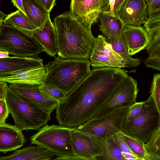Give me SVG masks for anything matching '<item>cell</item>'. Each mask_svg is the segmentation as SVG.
Instances as JSON below:
<instances>
[{
	"instance_id": "1",
	"label": "cell",
	"mask_w": 160,
	"mask_h": 160,
	"mask_svg": "<svg viewBox=\"0 0 160 160\" xmlns=\"http://www.w3.org/2000/svg\"><path fill=\"white\" fill-rule=\"evenodd\" d=\"M128 75L124 69H93L59 102L56 118L59 125L78 128L92 119L121 82Z\"/></svg>"
},
{
	"instance_id": "2",
	"label": "cell",
	"mask_w": 160,
	"mask_h": 160,
	"mask_svg": "<svg viewBox=\"0 0 160 160\" xmlns=\"http://www.w3.org/2000/svg\"><path fill=\"white\" fill-rule=\"evenodd\" d=\"M53 24L57 34L58 56L64 58L90 59L95 38L71 11L56 16Z\"/></svg>"
},
{
	"instance_id": "3",
	"label": "cell",
	"mask_w": 160,
	"mask_h": 160,
	"mask_svg": "<svg viewBox=\"0 0 160 160\" xmlns=\"http://www.w3.org/2000/svg\"><path fill=\"white\" fill-rule=\"evenodd\" d=\"M91 65L89 59L64 58L58 55L46 64L45 84L67 95L89 73Z\"/></svg>"
},
{
	"instance_id": "4",
	"label": "cell",
	"mask_w": 160,
	"mask_h": 160,
	"mask_svg": "<svg viewBox=\"0 0 160 160\" xmlns=\"http://www.w3.org/2000/svg\"><path fill=\"white\" fill-rule=\"evenodd\" d=\"M6 100L15 125L22 130H39L51 120L50 113L8 87Z\"/></svg>"
},
{
	"instance_id": "5",
	"label": "cell",
	"mask_w": 160,
	"mask_h": 160,
	"mask_svg": "<svg viewBox=\"0 0 160 160\" xmlns=\"http://www.w3.org/2000/svg\"><path fill=\"white\" fill-rule=\"evenodd\" d=\"M160 128V114L156 102L151 94L143 102L138 115L124 123L121 132L129 137L148 142Z\"/></svg>"
},
{
	"instance_id": "6",
	"label": "cell",
	"mask_w": 160,
	"mask_h": 160,
	"mask_svg": "<svg viewBox=\"0 0 160 160\" xmlns=\"http://www.w3.org/2000/svg\"><path fill=\"white\" fill-rule=\"evenodd\" d=\"M0 50L21 57L37 56L44 51L32 35L3 22L0 24Z\"/></svg>"
},
{
	"instance_id": "7",
	"label": "cell",
	"mask_w": 160,
	"mask_h": 160,
	"mask_svg": "<svg viewBox=\"0 0 160 160\" xmlns=\"http://www.w3.org/2000/svg\"><path fill=\"white\" fill-rule=\"evenodd\" d=\"M71 129L60 125H47L30 137L31 144L45 148L57 157L75 155L71 144Z\"/></svg>"
},
{
	"instance_id": "8",
	"label": "cell",
	"mask_w": 160,
	"mask_h": 160,
	"mask_svg": "<svg viewBox=\"0 0 160 160\" xmlns=\"http://www.w3.org/2000/svg\"><path fill=\"white\" fill-rule=\"evenodd\" d=\"M129 108H122L102 117L92 118L77 128L105 141L121 131Z\"/></svg>"
},
{
	"instance_id": "9",
	"label": "cell",
	"mask_w": 160,
	"mask_h": 160,
	"mask_svg": "<svg viewBox=\"0 0 160 160\" xmlns=\"http://www.w3.org/2000/svg\"><path fill=\"white\" fill-rule=\"evenodd\" d=\"M138 92L137 82L128 75L121 82L92 118L102 117L122 108H130L137 102Z\"/></svg>"
},
{
	"instance_id": "10",
	"label": "cell",
	"mask_w": 160,
	"mask_h": 160,
	"mask_svg": "<svg viewBox=\"0 0 160 160\" xmlns=\"http://www.w3.org/2000/svg\"><path fill=\"white\" fill-rule=\"evenodd\" d=\"M71 137L74 154L79 160H98L102 155L105 141L77 128H72Z\"/></svg>"
},
{
	"instance_id": "11",
	"label": "cell",
	"mask_w": 160,
	"mask_h": 160,
	"mask_svg": "<svg viewBox=\"0 0 160 160\" xmlns=\"http://www.w3.org/2000/svg\"><path fill=\"white\" fill-rule=\"evenodd\" d=\"M90 59L93 69L128 67L127 62L113 50L106 38L101 35L95 38Z\"/></svg>"
},
{
	"instance_id": "12",
	"label": "cell",
	"mask_w": 160,
	"mask_h": 160,
	"mask_svg": "<svg viewBox=\"0 0 160 160\" xmlns=\"http://www.w3.org/2000/svg\"><path fill=\"white\" fill-rule=\"evenodd\" d=\"M70 8L76 18L90 31L100 14L110 10V0H71Z\"/></svg>"
},
{
	"instance_id": "13",
	"label": "cell",
	"mask_w": 160,
	"mask_h": 160,
	"mask_svg": "<svg viewBox=\"0 0 160 160\" xmlns=\"http://www.w3.org/2000/svg\"><path fill=\"white\" fill-rule=\"evenodd\" d=\"M147 8L145 0H125L117 16L125 26L140 27L148 19Z\"/></svg>"
},
{
	"instance_id": "14",
	"label": "cell",
	"mask_w": 160,
	"mask_h": 160,
	"mask_svg": "<svg viewBox=\"0 0 160 160\" xmlns=\"http://www.w3.org/2000/svg\"><path fill=\"white\" fill-rule=\"evenodd\" d=\"M40 85L26 84H9L8 87L13 92L31 100L51 113L57 108L58 102L50 99L40 90Z\"/></svg>"
},
{
	"instance_id": "15",
	"label": "cell",
	"mask_w": 160,
	"mask_h": 160,
	"mask_svg": "<svg viewBox=\"0 0 160 160\" xmlns=\"http://www.w3.org/2000/svg\"><path fill=\"white\" fill-rule=\"evenodd\" d=\"M47 75L46 64L32 69L8 73L0 76V81L9 84L44 85Z\"/></svg>"
},
{
	"instance_id": "16",
	"label": "cell",
	"mask_w": 160,
	"mask_h": 160,
	"mask_svg": "<svg viewBox=\"0 0 160 160\" xmlns=\"http://www.w3.org/2000/svg\"><path fill=\"white\" fill-rule=\"evenodd\" d=\"M22 130L16 125L0 124V152L5 154L20 149L26 142Z\"/></svg>"
},
{
	"instance_id": "17",
	"label": "cell",
	"mask_w": 160,
	"mask_h": 160,
	"mask_svg": "<svg viewBox=\"0 0 160 160\" xmlns=\"http://www.w3.org/2000/svg\"><path fill=\"white\" fill-rule=\"evenodd\" d=\"M32 35L47 54L55 57L58 53L57 34L50 16L43 25L33 31Z\"/></svg>"
},
{
	"instance_id": "18",
	"label": "cell",
	"mask_w": 160,
	"mask_h": 160,
	"mask_svg": "<svg viewBox=\"0 0 160 160\" xmlns=\"http://www.w3.org/2000/svg\"><path fill=\"white\" fill-rule=\"evenodd\" d=\"M43 60L38 56L31 57H9L0 58V76L6 74L43 66Z\"/></svg>"
},
{
	"instance_id": "19",
	"label": "cell",
	"mask_w": 160,
	"mask_h": 160,
	"mask_svg": "<svg viewBox=\"0 0 160 160\" xmlns=\"http://www.w3.org/2000/svg\"><path fill=\"white\" fill-rule=\"evenodd\" d=\"M122 35L126 43L130 56L146 48L148 43V34L142 27H136L125 26Z\"/></svg>"
},
{
	"instance_id": "20",
	"label": "cell",
	"mask_w": 160,
	"mask_h": 160,
	"mask_svg": "<svg viewBox=\"0 0 160 160\" xmlns=\"http://www.w3.org/2000/svg\"><path fill=\"white\" fill-rule=\"evenodd\" d=\"M149 38L146 48L149 56H153L160 47V8L152 12L143 24Z\"/></svg>"
},
{
	"instance_id": "21",
	"label": "cell",
	"mask_w": 160,
	"mask_h": 160,
	"mask_svg": "<svg viewBox=\"0 0 160 160\" xmlns=\"http://www.w3.org/2000/svg\"><path fill=\"white\" fill-rule=\"evenodd\" d=\"M100 31L108 39L119 40L122 34L125 25L118 16L107 13L100 14Z\"/></svg>"
},
{
	"instance_id": "22",
	"label": "cell",
	"mask_w": 160,
	"mask_h": 160,
	"mask_svg": "<svg viewBox=\"0 0 160 160\" xmlns=\"http://www.w3.org/2000/svg\"><path fill=\"white\" fill-rule=\"evenodd\" d=\"M54 154L49 150L37 146H29L16 151L6 156L0 157V160H50Z\"/></svg>"
},
{
	"instance_id": "23",
	"label": "cell",
	"mask_w": 160,
	"mask_h": 160,
	"mask_svg": "<svg viewBox=\"0 0 160 160\" xmlns=\"http://www.w3.org/2000/svg\"><path fill=\"white\" fill-rule=\"evenodd\" d=\"M26 16L37 27H41L50 16V12L36 0H22Z\"/></svg>"
},
{
	"instance_id": "24",
	"label": "cell",
	"mask_w": 160,
	"mask_h": 160,
	"mask_svg": "<svg viewBox=\"0 0 160 160\" xmlns=\"http://www.w3.org/2000/svg\"><path fill=\"white\" fill-rule=\"evenodd\" d=\"M3 22L15 27L31 35L37 28L26 15L19 10L8 15Z\"/></svg>"
},
{
	"instance_id": "25",
	"label": "cell",
	"mask_w": 160,
	"mask_h": 160,
	"mask_svg": "<svg viewBox=\"0 0 160 160\" xmlns=\"http://www.w3.org/2000/svg\"><path fill=\"white\" fill-rule=\"evenodd\" d=\"M107 39V41L112 46L113 50L120 55L127 62L128 67H137L141 64V60L133 58L129 54L125 41L122 35L118 40Z\"/></svg>"
},
{
	"instance_id": "26",
	"label": "cell",
	"mask_w": 160,
	"mask_h": 160,
	"mask_svg": "<svg viewBox=\"0 0 160 160\" xmlns=\"http://www.w3.org/2000/svg\"><path fill=\"white\" fill-rule=\"evenodd\" d=\"M98 160H125L122 152L113 136L105 141L102 155Z\"/></svg>"
},
{
	"instance_id": "27",
	"label": "cell",
	"mask_w": 160,
	"mask_h": 160,
	"mask_svg": "<svg viewBox=\"0 0 160 160\" xmlns=\"http://www.w3.org/2000/svg\"><path fill=\"white\" fill-rule=\"evenodd\" d=\"M122 134L125 141L135 155L141 160H150L144 142L122 133Z\"/></svg>"
},
{
	"instance_id": "28",
	"label": "cell",
	"mask_w": 160,
	"mask_h": 160,
	"mask_svg": "<svg viewBox=\"0 0 160 160\" xmlns=\"http://www.w3.org/2000/svg\"><path fill=\"white\" fill-rule=\"evenodd\" d=\"M40 89L47 97L57 101L58 103L62 101L67 96L66 94L60 90L45 84L40 86Z\"/></svg>"
},
{
	"instance_id": "29",
	"label": "cell",
	"mask_w": 160,
	"mask_h": 160,
	"mask_svg": "<svg viewBox=\"0 0 160 160\" xmlns=\"http://www.w3.org/2000/svg\"><path fill=\"white\" fill-rule=\"evenodd\" d=\"M150 92L156 102L160 114V74H154L151 84Z\"/></svg>"
},
{
	"instance_id": "30",
	"label": "cell",
	"mask_w": 160,
	"mask_h": 160,
	"mask_svg": "<svg viewBox=\"0 0 160 160\" xmlns=\"http://www.w3.org/2000/svg\"><path fill=\"white\" fill-rule=\"evenodd\" d=\"M145 147L149 156L160 149V128L145 144Z\"/></svg>"
},
{
	"instance_id": "31",
	"label": "cell",
	"mask_w": 160,
	"mask_h": 160,
	"mask_svg": "<svg viewBox=\"0 0 160 160\" xmlns=\"http://www.w3.org/2000/svg\"><path fill=\"white\" fill-rule=\"evenodd\" d=\"M113 137L120 148L123 154L128 153L135 155L125 141L121 131L116 133L113 136Z\"/></svg>"
},
{
	"instance_id": "32",
	"label": "cell",
	"mask_w": 160,
	"mask_h": 160,
	"mask_svg": "<svg viewBox=\"0 0 160 160\" xmlns=\"http://www.w3.org/2000/svg\"><path fill=\"white\" fill-rule=\"evenodd\" d=\"M144 64L148 67L159 71L160 68V55L149 56L145 60Z\"/></svg>"
},
{
	"instance_id": "33",
	"label": "cell",
	"mask_w": 160,
	"mask_h": 160,
	"mask_svg": "<svg viewBox=\"0 0 160 160\" xmlns=\"http://www.w3.org/2000/svg\"><path fill=\"white\" fill-rule=\"evenodd\" d=\"M9 113V111L6 100H0V124L5 123Z\"/></svg>"
},
{
	"instance_id": "34",
	"label": "cell",
	"mask_w": 160,
	"mask_h": 160,
	"mask_svg": "<svg viewBox=\"0 0 160 160\" xmlns=\"http://www.w3.org/2000/svg\"><path fill=\"white\" fill-rule=\"evenodd\" d=\"M143 102H136L129 108V112L127 120H130L135 117L140 113Z\"/></svg>"
},
{
	"instance_id": "35",
	"label": "cell",
	"mask_w": 160,
	"mask_h": 160,
	"mask_svg": "<svg viewBox=\"0 0 160 160\" xmlns=\"http://www.w3.org/2000/svg\"><path fill=\"white\" fill-rule=\"evenodd\" d=\"M148 5L147 13L148 17L151 13L160 8V0H145Z\"/></svg>"
},
{
	"instance_id": "36",
	"label": "cell",
	"mask_w": 160,
	"mask_h": 160,
	"mask_svg": "<svg viewBox=\"0 0 160 160\" xmlns=\"http://www.w3.org/2000/svg\"><path fill=\"white\" fill-rule=\"evenodd\" d=\"M50 12L55 5L56 0H36Z\"/></svg>"
},
{
	"instance_id": "37",
	"label": "cell",
	"mask_w": 160,
	"mask_h": 160,
	"mask_svg": "<svg viewBox=\"0 0 160 160\" xmlns=\"http://www.w3.org/2000/svg\"><path fill=\"white\" fill-rule=\"evenodd\" d=\"M7 83L0 81V100H6V93L8 87Z\"/></svg>"
},
{
	"instance_id": "38",
	"label": "cell",
	"mask_w": 160,
	"mask_h": 160,
	"mask_svg": "<svg viewBox=\"0 0 160 160\" xmlns=\"http://www.w3.org/2000/svg\"><path fill=\"white\" fill-rule=\"evenodd\" d=\"M125 0H115L113 11L115 16H117L119 9Z\"/></svg>"
},
{
	"instance_id": "39",
	"label": "cell",
	"mask_w": 160,
	"mask_h": 160,
	"mask_svg": "<svg viewBox=\"0 0 160 160\" xmlns=\"http://www.w3.org/2000/svg\"><path fill=\"white\" fill-rule=\"evenodd\" d=\"M12 2L14 5L19 10L21 11L24 15H26L23 7L22 0H12Z\"/></svg>"
},
{
	"instance_id": "40",
	"label": "cell",
	"mask_w": 160,
	"mask_h": 160,
	"mask_svg": "<svg viewBox=\"0 0 160 160\" xmlns=\"http://www.w3.org/2000/svg\"><path fill=\"white\" fill-rule=\"evenodd\" d=\"M125 160H137L141 159L135 155L130 153L123 154Z\"/></svg>"
},
{
	"instance_id": "41",
	"label": "cell",
	"mask_w": 160,
	"mask_h": 160,
	"mask_svg": "<svg viewBox=\"0 0 160 160\" xmlns=\"http://www.w3.org/2000/svg\"><path fill=\"white\" fill-rule=\"evenodd\" d=\"M149 158L150 160H160V149L149 155Z\"/></svg>"
},
{
	"instance_id": "42",
	"label": "cell",
	"mask_w": 160,
	"mask_h": 160,
	"mask_svg": "<svg viewBox=\"0 0 160 160\" xmlns=\"http://www.w3.org/2000/svg\"><path fill=\"white\" fill-rule=\"evenodd\" d=\"M9 53L7 52L0 50V58H8Z\"/></svg>"
},
{
	"instance_id": "43",
	"label": "cell",
	"mask_w": 160,
	"mask_h": 160,
	"mask_svg": "<svg viewBox=\"0 0 160 160\" xmlns=\"http://www.w3.org/2000/svg\"><path fill=\"white\" fill-rule=\"evenodd\" d=\"M0 24H1L3 23V21L5 19L7 15H6L1 11H0Z\"/></svg>"
},
{
	"instance_id": "44",
	"label": "cell",
	"mask_w": 160,
	"mask_h": 160,
	"mask_svg": "<svg viewBox=\"0 0 160 160\" xmlns=\"http://www.w3.org/2000/svg\"><path fill=\"white\" fill-rule=\"evenodd\" d=\"M154 55H157V56L160 55V47L157 50L155 54L153 56H154Z\"/></svg>"
},
{
	"instance_id": "45",
	"label": "cell",
	"mask_w": 160,
	"mask_h": 160,
	"mask_svg": "<svg viewBox=\"0 0 160 160\" xmlns=\"http://www.w3.org/2000/svg\"><path fill=\"white\" fill-rule=\"evenodd\" d=\"M76 0L82 1L83 0Z\"/></svg>"
},
{
	"instance_id": "46",
	"label": "cell",
	"mask_w": 160,
	"mask_h": 160,
	"mask_svg": "<svg viewBox=\"0 0 160 160\" xmlns=\"http://www.w3.org/2000/svg\"><path fill=\"white\" fill-rule=\"evenodd\" d=\"M159 71H160V69H159Z\"/></svg>"
}]
</instances>
